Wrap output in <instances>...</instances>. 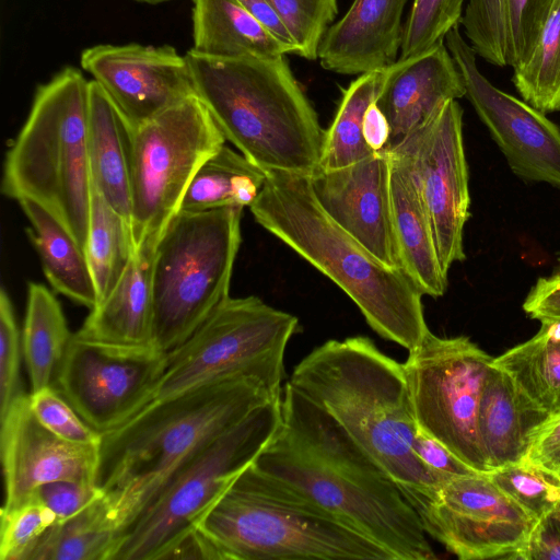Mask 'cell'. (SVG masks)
I'll return each mask as SVG.
<instances>
[{"label": "cell", "instance_id": "1", "mask_svg": "<svg viewBox=\"0 0 560 560\" xmlns=\"http://www.w3.org/2000/svg\"><path fill=\"white\" fill-rule=\"evenodd\" d=\"M281 425L253 465L332 513L392 560L436 559L398 483L322 407L290 383Z\"/></svg>", "mask_w": 560, "mask_h": 560}, {"label": "cell", "instance_id": "2", "mask_svg": "<svg viewBox=\"0 0 560 560\" xmlns=\"http://www.w3.org/2000/svg\"><path fill=\"white\" fill-rule=\"evenodd\" d=\"M281 393L256 377H228L152 400L127 422L101 434L95 483L122 534L179 466Z\"/></svg>", "mask_w": 560, "mask_h": 560}, {"label": "cell", "instance_id": "3", "mask_svg": "<svg viewBox=\"0 0 560 560\" xmlns=\"http://www.w3.org/2000/svg\"><path fill=\"white\" fill-rule=\"evenodd\" d=\"M288 383L327 411L402 493L430 494L450 480L416 455L418 424L402 363L370 338L327 340L300 361Z\"/></svg>", "mask_w": 560, "mask_h": 560}, {"label": "cell", "instance_id": "4", "mask_svg": "<svg viewBox=\"0 0 560 560\" xmlns=\"http://www.w3.org/2000/svg\"><path fill=\"white\" fill-rule=\"evenodd\" d=\"M255 221L337 284L381 337L409 351L428 331L422 293L376 259L320 207L310 176L267 173L249 206Z\"/></svg>", "mask_w": 560, "mask_h": 560}, {"label": "cell", "instance_id": "5", "mask_svg": "<svg viewBox=\"0 0 560 560\" xmlns=\"http://www.w3.org/2000/svg\"><path fill=\"white\" fill-rule=\"evenodd\" d=\"M196 95L225 140L266 173L312 176L325 130L284 56L214 58L185 55Z\"/></svg>", "mask_w": 560, "mask_h": 560}, {"label": "cell", "instance_id": "6", "mask_svg": "<svg viewBox=\"0 0 560 560\" xmlns=\"http://www.w3.org/2000/svg\"><path fill=\"white\" fill-rule=\"evenodd\" d=\"M197 528L224 560H392L375 541L253 463Z\"/></svg>", "mask_w": 560, "mask_h": 560}, {"label": "cell", "instance_id": "7", "mask_svg": "<svg viewBox=\"0 0 560 560\" xmlns=\"http://www.w3.org/2000/svg\"><path fill=\"white\" fill-rule=\"evenodd\" d=\"M90 81L66 67L38 85L4 159L1 191L33 200L85 247L91 200L88 153Z\"/></svg>", "mask_w": 560, "mask_h": 560}, {"label": "cell", "instance_id": "8", "mask_svg": "<svg viewBox=\"0 0 560 560\" xmlns=\"http://www.w3.org/2000/svg\"><path fill=\"white\" fill-rule=\"evenodd\" d=\"M244 208L179 211L160 236L152 264L153 345L179 347L229 296Z\"/></svg>", "mask_w": 560, "mask_h": 560}, {"label": "cell", "instance_id": "9", "mask_svg": "<svg viewBox=\"0 0 560 560\" xmlns=\"http://www.w3.org/2000/svg\"><path fill=\"white\" fill-rule=\"evenodd\" d=\"M281 399L257 407L179 466L125 529L112 560H162L196 529L280 428Z\"/></svg>", "mask_w": 560, "mask_h": 560}, {"label": "cell", "instance_id": "10", "mask_svg": "<svg viewBox=\"0 0 560 560\" xmlns=\"http://www.w3.org/2000/svg\"><path fill=\"white\" fill-rule=\"evenodd\" d=\"M298 318L257 296H229L194 334L167 353L153 400L234 376L256 377L282 392L284 352Z\"/></svg>", "mask_w": 560, "mask_h": 560}, {"label": "cell", "instance_id": "11", "mask_svg": "<svg viewBox=\"0 0 560 560\" xmlns=\"http://www.w3.org/2000/svg\"><path fill=\"white\" fill-rule=\"evenodd\" d=\"M225 138L195 94L132 128L131 240L133 252L156 246L179 212L201 165Z\"/></svg>", "mask_w": 560, "mask_h": 560}, {"label": "cell", "instance_id": "12", "mask_svg": "<svg viewBox=\"0 0 560 560\" xmlns=\"http://www.w3.org/2000/svg\"><path fill=\"white\" fill-rule=\"evenodd\" d=\"M493 357L466 336L430 330L402 363L418 428L478 472H490L478 408Z\"/></svg>", "mask_w": 560, "mask_h": 560}, {"label": "cell", "instance_id": "13", "mask_svg": "<svg viewBox=\"0 0 560 560\" xmlns=\"http://www.w3.org/2000/svg\"><path fill=\"white\" fill-rule=\"evenodd\" d=\"M404 495L425 533L460 560H517L537 522L489 472L451 478L430 494Z\"/></svg>", "mask_w": 560, "mask_h": 560}, {"label": "cell", "instance_id": "14", "mask_svg": "<svg viewBox=\"0 0 560 560\" xmlns=\"http://www.w3.org/2000/svg\"><path fill=\"white\" fill-rule=\"evenodd\" d=\"M167 353L118 348L74 336L60 365L57 389L100 434L131 419L153 400Z\"/></svg>", "mask_w": 560, "mask_h": 560}, {"label": "cell", "instance_id": "15", "mask_svg": "<svg viewBox=\"0 0 560 560\" xmlns=\"http://www.w3.org/2000/svg\"><path fill=\"white\" fill-rule=\"evenodd\" d=\"M390 154L409 165L432 229L438 256L448 273L466 257L464 226L470 212L463 109L450 101L415 136Z\"/></svg>", "mask_w": 560, "mask_h": 560}, {"label": "cell", "instance_id": "16", "mask_svg": "<svg viewBox=\"0 0 560 560\" xmlns=\"http://www.w3.org/2000/svg\"><path fill=\"white\" fill-rule=\"evenodd\" d=\"M445 45L463 77L465 96L512 172L524 180L560 190V128L525 101L495 88L479 71L477 55L459 26L447 33Z\"/></svg>", "mask_w": 560, "mask_h": 560}, {"label": "cell", "instance_id": "17", "mask_svg": "<svg viewBox=\"0 0 560 560\" xmlns=\"http://www.w3.org/2000/svg\"><path fill=\"white\" fill-rule=\"evenodd\" d=\"M81 66L132 128L196 94L186 56L168 45H95L82 51Z\"/></svg>", "mask_w": 560, "mask_h": 560}, {"label": "cell", "instance_id": "18", "mask_svg": "<svg viewBox=\"0 0 560 560\" xmlns=\"http://www.w3.org/2000/svg\"><path fill=\"white\" fill-rule=\"evenodd\" d=\"M0 452L4 479L2 511L30 500L42 485L57 480L95 483L98 444L66 441L47 430L33 415L28 395L0 416Z\"/></svg>", "mask_w": 560, "mask_h": 560}, {"label": "cell", "instance_id": "19", "mask_svg": "<svg viewBox=\"0 0 560 560\" xmlns=\"http://www.w3.org/2000/svg\"><path fill=\"white\" fill-rule=\"evenodd\" d=\"M392 158L384 149L358 163L310 176L313 192L326 213L376 259L399 268L393 226Z\"/></svg>", "mask_w": 560, "mask_h": 560}, {"label": "cell", "instance_id": "20", "mask_svg": "<svg viewBox=\"0 0 560 560\" xmlns=\"http://www.w3.org/2000/svg\"><path fill=\"white\" fill-rule=\"evenodd\" d=\"M466 95L463 77L445 43L428 51L398 59L375 101L390 133L386 150L393 152L420 131L450 101Z\"/></svg>", "mask_w": 560, "mask_h": 560}, {"label": "cell", "instance_id": "21", "mask_svg": "<svg viewBox=\"0 0 560 560\" xmlns=\"http://www.w3.org/2000/svg\"><path fill=\"white\" fill-rule=\"evenodd\" d=\"M408 0H354L346 14L324 34L317 59L340 74H362L398 59Z\"/></svg>", "mask_w": 560, "mask_h": 560}, {"label": "cell", "instance_id": "22", "mask_svg": "<svg viewBox=\"0 0 560 560\" xmlns=\"http://www.w3.org/2000/svg\"><path fill=\"white\" fill-rule=\"evenodd\" d=\"M551 418L508 373L491 364L478 408V434L490 470L527 458L535 439Z\"/></svg>", "mask_w": 560, "mask_h": 560}, {"label": "cell", "instance_id": "23", "mask_svg": "<svg viewBox=\"0 0 560 560\" xmlns=\"http://www.w3.org/2000/svg\"><path fill=\"white\" fill-rule=\"evenodd\" d=\"M154 249L155 246L144 244L133 252L116 287L105 300L90 310L75 337L118 348L154 347Z\"/></svg>", "mask_w": 560, "mask_h": 560}, {"label": "cell", "instance_id": "24", "mask_svg": "<svg viewBox=\"0 0 560 560\" xmlns=\"http://www.w3.org/2000/svg\"><path fill=\"white\" fill-rule=\"evenodd\" d=\"M132 127L95 81H90L88 153L91 180L131 228Z\"/></svg>", "mask_w": 560, "mask_h": 560}, {"label": "cell", "instance_id": "25", "mask_svg": "<svg viewBox=\"0 0 560 560\" xmlns=\"http://www.w3.org/2000/svg\"><path fill=\"white\" fill-rule=\"evenodd\" d=\"M390 158L393 226L400 269L423 295L442 296L447 288V273L441 266L416 179L402 158Z\"/></svg>", "mask_w": 560, "mask_h": 560}, {"label": "cell", "instance_id": "26", "mask_svg": "<svg viewBox=\"0 0 560 560\" xmlns=\"http://www.w3.org/2000/svg\"><path fill=\"white\" fill-rule=\"evenodd\" d=\"M194 47L214 58H275L293 54L238 0H192Z\"/></svg>", "mask_w": 560, "mask_h": 560}, {"label": "cell", "instance_id": "27", "mask_svg": "<svg viewBox=\"0 0 560 560\" xmlns=\"http://www.w3.org/2000/svg\"><path fill=\"white\" fill-rule=\"evenodd\" d=\"M18 202L30 222L26 233L39 255L50 285L89 310L95 307V285L83 248L43 206L30 199Z\"/></svg>", "mask_w": 560, "mask_h": 560}, {"label": "cell", "instance_id": "28", "mask_svg": "<svg viewBox=\"0 0 560 560\" xmlns=\"http://www.w3.org/2000/svg\"><path fill=\"white\" fill-rule=\"evenodd\" d=\"M73 338L62 307L45 285L30 282L22 328V351L31 392L52 386Z\"/></svg>", "mask_w": 560, "mask_h": 560}, {"label": "cell", "instance_id": "29", "mask_svg": "<svg viewBox=\"0 0 560 560\" xmlns=\"http://www.w3.org/2000/svg\"><path fill=\"white\" fill-rule=\"evenodd\" d=\"M121 536L118 518L104 494L50 526L25 560H112Z\"/></svg>", "mask_w": 560, "mask_h": 560}, {"label": "cell", "instance_id": "30", "mask_svg": "<svg viewBox=\"0 0 560 560\" xmlns=\"http://www.w3.org/2000/svg\"><path fill=\"white\" fill-rule=\"evenodd\" d=\"M540 323L535 336L493 358L492 364L508 373L537 406L556 417L560 415V319Z\"/></svg>", "mask_w": 560, "mask_h": 560}, {"label": "cell", "instance_id": "31", "mask_svg": "<svg viewBox=\"0 0 560 560\" xmlns=\"http://www.w3.org/2000/svg\"><path fill=\"white\" fill-rule=\"evenodd\" d=\"M267 173L241 152L223 145L194 176L179 211L201 212L226 207H249Z\"/></svg>", "mask_w": 560, "mask_h": 560}, {"label": "cell", "instance_id": "32", "mask_svg": "<svg viewBox=\"0 0 560 560\" xmlns=\"http://www.w3.org/2000/svg\"><path fill=\"white\" fill-rule=\"evenodd\" d=\"M388 74V67L362 73L343 90L330 127L325 130L320 171H335L368 159L375 152L363 137V120ZM317 170V171H318Z\"/></svg>", "mask_w": 560, "mask_h": 560}, {"label": "cell", "instance_id": "33", "mask_svg": "<svg viewBox=\"0 0 560 560\" xmlns=\"http://www.w3.org/2000/svg\"><path fill=\"white\" fill-rule=\"evenodd\" d=\"M84 254L94 281L97 305L121 278L133 247L130 225L110 207L92 180Z\"/></svg>", "mask_w": 560, "mask_h": 560}, {"label": "cell", "instance_id": "34", "mask_svg": "<svg viewBox=\"0 0 560 560\" xmlns=\"http://www.w3.org/2000/svg\"><path fill=\"white\" fill-rule=\"evenodd\" d=\"M512 81L523 100L544 114L560 110V0L545 24L528 61Z\"/></svg>", "mask_w": 560, "mask_h": 560}, {"label": "cell", "instance_id": "35", "mask_svg": "<svg viewBox=\"0 0 560 560\" xmlns=\"http://www.w3.org/2000/svg\"><path fill=\"white\" fill-rule=\"evenodd\" d=\"M489 476L536 521L560 511V479L528 458L492 470Z\"/></svg>", "mask_w": 560, "mask_h": 560}, {"label": "cell", "instance_id": "36", "mask_svg": "<svg viewBox=\"0 0 560 560\" xmlns=\"http://www.w3.org/2000/svg\"><path fill=\"white\" fill-rule=\"evenodd\" d=\"M464 0H413L404 25L398 59H407L444 43L447 33L459 26Z\"/></svg>", "mask_w": 560, "mask_h": 560}, {"label": "cell", "instance_id": "37", "mask_svg": "<svg viewBox=\"0 0 560 560\" xmlns=\"http://www.w3.org/2000/svg\"><path fill=\"white\" fill-rule=\"evenodd\" d=\"M557 0H502L506 66L513 70L530 58Z\"/></svg>", "mask_w": 560, "mask_h": 560}, {"label": "cell", "instance_id": "38", "mask_svg": "<svg viewBox=\"0 0 560 560\" xmlns=\"http://www.w3.org/2000/svg\"><path fill=\"white\" fill-rule=\"evenodd\" d=\"M267 1L291 34L296 55L316 60L320 40L338 12L337 0Z\"/></svg>", "mask_w": 560, "mask_h": 560}, {"label": "cell", "instance_id": "39", "mask_svg": "<svg viewBox=\"0 0 560 560\" xmlns=\"http://www.w3.org/2000/svg\"><path fill=\"white\" fill-rule=\"evenodd\" d=\"M56 515L37 498L0 513V559L25 560Z\"/></svg>", "mask_w": 560, "mask_h": 560}, {"label": "cell", "instance_id": "40", "mask_svg": "<svg viewBox=\"0 0 560 560\" xmlns=\"http://www.w3.org/2000/svg\"><path fill=\"white\" fill-rule=\"evenodd\" d=\"M460 24L476 55L491 65L506 66L502 0H469Z\"/></svg>", "mask_w": 560, "mask_h": 560}, {"label": "cell", "instance_id": "41", "mask_svg": "<svg viewBox=\"0 0 560 560\" xmlns=\"http://www.w3.org/2000/svg\"><path fill=\"white\" fill-rule=\"evenodd\" d=\"M28 404L38 422L57 436L80 444L100 443L101 434L80 417L56 386L31 392Z\"/></svg>", "mask_w": 560, "mask_h": 560}, {"label": "cell", "instance_id": "42", "mask_svg": "<svg viewBox=\"0 0 560 560\" xmlns=\"http://www.w3.org/2000/svg\"><path fill=\"white\" fill-rule=\"evenodd\" d=\"M22 330L8 292L0 291V416L25 395L21 381Z\"/></svg>", "mask_w": 560, "mask_h": 560}, {"label": "cell", "instance_id": "43", "mask_svg": "<svg viewBox=\"0 0 560 560\" xmlns=\"http://www.w3.org/2000/svg\"><path fill=\"white\" fill-rule=\"evenodd\" d=\"M33 495L54 512L59 523L84 510L104 492L94 482L57 480L39 486Z\"/></svg>", "mask_w": 560, "mask_h": 560}, {"label": "cell", "instance_id": "44", "mask_svg": "<svg viewBox=\"0 0 560 560\" xmlns=\"http://www.w3.org/2000/svg\"><path fill=\"white\" fill-rule=\"evenodd\" d=\"M413 451L424 465L445 478L451 479L478 472L419 428L413 442Z\"/></svg>", "mask_w": 560, "mask_h": 560}, {"label": "cell", "instance_id": "45", "mask_svg": "<svg viewBox=\"0 0 560 560\" xmlns=\"http://www.w3.org/2000/svg\"><path fill=\"white\" fill-rule=\"evenodd\" d=\"M517 560H560V521L555 514L536 522Z\"/></svg>", "mask_w": 560, "mask_h": 560}, {"label": "cell", "instance_id": "46", "mask_svg": "<svg viewBox=\"0 0 560 560\" xmlns=\"http://www.w3.org/2000/svg\"><path fill=\"white\" fill-rule=\"evenodd\" d=\"M524 312L533 319H560V276L539 278L523 303Z\"/></svg>", "mask_w": 560, "mask_h": 560}, {"label": "cell", "instance_id": "47", "mask_svg": "<svg viewBox=\"0 0 560 560\" xmlns=\"http://www.w3.org/2000/svg\"><path fill=\"white\" fill-rule=\"evenodd\" d=\"M527 458L560 479V415L544 425Z\"/></svg>", "mask_w": 560, "mask_h": 560}, {"label": "cell", "instance_id": "48", "mask_svg": "<svg viewBox=\"0 0 560 560\" xmlns=\"http://www.w3.org/2000/svg\"><path fill=\"white\" fill-rule=\"evenodd\" d=\"M224 560L218 547L199 529L196 528L176 542L162 560Z\"/></svg>", "mask_w": 560, "mask_h": 560}, {"label": "cell", "instance_id": "49", "mask_svg": "<svg viewBox=\"0 0 560 560\" xmlns=\"http://www.w3.org/2000/svg\"><path fill=\"white\" fill-rule=\"evenodd\" d=\"M240 3L280 42L296 55V47L287 26L267 0H238Z\"/></svg>", "mask_w": 560, "mask_h": 560}, {"label": "cell", "instance_id": "50", "mask_svg": "<svg viewBox=\"0 0 560 560\" xmlns=\"http://www.w3.org/2000/svg\"><path fill=\"white\" fill-rule=\"evenodd\" d=\"M389 133L390 129L385 115L375 102L372 103L363 120V137L366 144L374 152L382 151L387 147Z\"/></svg>", "mask_w": 560, "mask_h": 560}, {"label": "cell", "instance_id": "51", "mask_svg": "<svg viewBox=\"0 0 560 560\" xmlns=\"http://www.w3.org/2000/svg\"><path fill=\"white\" fill-rule=\"evenodd\" d=\"M138 2L149 3V4H158L170 0H135Z\"/></svg>", "mask_w": 560, "mask_h": 560}, {"label": "cell", "instance_id": "52", "mask_svg": "<svg viewBox=\"0 0 560 560\" xmlns=\"http://www.w3.org/2000/svg\"><path fill=\"white\" fill-rule=\"evenodd\" d=\"M552 275L560 276V256L558 258V265H557L555 271L552 272Z\"/></svg>", "mask_w": 560, "mask_h": 560}, {"label": "cell", "instance_id": "53", "mask_svg": "<svg viewBox=\"0 0 560 560\" xmlns=\"http://www.w3.org/2000/svg\"><path fill=\"white\" fill-rule=\"evenodd\" d=\"M555 515L558 517V520L560 521V511L555 513Z\"/></svg>", "mask_w": 560, "mask_h": 560}]
</instances>
